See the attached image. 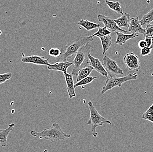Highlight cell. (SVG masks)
<instances>
[{"label": "cell", "instance_id": "1", "mask_svg": "<svg viewBox=\"0 0 153 152\" xmlns=\"http://www.w3.org/2000/svg\"><path fill=\"white\" fill-rule=\"evenodd\" d=\"M93 37L82 35L70 42L61 48V53L58 57L56 58V62L68 61L69 59L76 55L80 48L85 44L93 41Z\"/></svg>", "mask_w": 153, "mask_h": 152}, {"label": "cell", "instance_id": "2", "mask_svg": "<svg viewBox=\"0 0 153 152\" xmlns=\"http://www.w3.org/2000/svg\"><path fill=\"white\" fill-rule=\"evenodd\" d=\"M30 135L35 138L41 139H45L50 141L52 143L60 140H64L71 137V135L66 134L62 129L61 126L59 123L54 122L48 129L45 128L40 132L31 130Z\"/></svg>", "mask_w": 153, "mask_h": 152}, {"label": "cell", "instance_id": "3", "mask_svg": "<svg viewBox=\"0 0 153 152\" xmlns=\"http://www.w3.org/2000/svg\"><path fill=\"white\" fill-rule=\"evenodd\" d=\"M92 45L88 43L82 47L77 52L72 62L71 74L76 76L78 71L83 68L90 65L88 55L90 53Z\"/></svg>", "mask_w": 153, "mask_h": 152}, {"label": "cell", "instance_id": "4", "mask_svg": "<svg viewBox=\"0 0 153 152\" xmlns=\"http://www.w3.org/2000/svg\"><path fill=\"white\" fill-rule=\"evenodd\" d=\"M88 105L90 111V117L87 122V125L92 126L91 133L94 138H97L98 136L97 128L98 127L102 126L106 124L111 125L112 123L100 114L91 101H89L88 102Z\"/></svg>", "mask_w": 153, "mask_h": 152}, {"label": "cell", "instance_id": "5", "mask_svg": "<svg viewBox=\"0 0 153 152\" xmlns=\"http://www.w3.org/2000/svg\"><path fill=\"white\" fill-rule=\"evenodd\" d=\"M137 78L138 75L136 73L133 74L129 73L128 75L123 77L107 78L104 86L102 87V90L101 91V94L103 95L107 91L116 87H121L124 83L131 80H137Z\"/></svg>", "mask_w": 153, "mask_h": 152}, {"label": "cell", "instance_id": "6", "mask_svg": "<svg viewBox=\"0 0 153 152\" xmlns=\"http://www.w3.org/2000/svg\"><path fill=\"white\" fill-rule=\"evenodd\" d=\"M102 64L110 77H116L117 75H124L123 70L118 66L116 62L107 55L103 57Z\"/></svg>", "mask_w": 153, "mask_h": 152}, {"label": "cell", "instance_id": "7", "mask_svg": "<svg viewBox=\"0 0 153 152\" xmlns=\"http://www.w3.org/2000/svg\"><path fill=\"white\" fill-rule=\"evenodd\" d=\"M123 62L129 70L138 71L140 69V62L139 57L133 53L126 54L123 58Z\"/></svg>", "mask_w": 153, "mask_h": 152}, {"label": "cell", "instance_id": "8", "mask_svg": "<svg viewBox=\"0 0 153 152\" xmlns=\"http://www.w3.org/2000/svg\"><path fill=\"white\" fill-rule=\"evenodd\" d=\"M97 19L99 21L103 23L105 27L110 30L114 31L115 32L119 31L125 33H127V31L119 27L114 22V19H112L109 17L102 14H98L97 15Z\"/></svg>", "mask_w": 153, "mask_h": 152}, {"label": "cell", "instance_id": "9", "mask_svg": "<svg viewBox=\"0 0 153 152\" xmlns=\"http://www.w3.org/2000/svg\"><path fill=\"white\" fill-rule=\"evenodd\" d=\"M49 59L44 56H40L37 55H32L28 56H23L21 59V61L24 63H31L42 66H49L50 65L48 62Z\"/></svg>", "mask_w": 153, "mask_h": 152}, {"label": "cell", "instance_id": "10", "mask_svg": "<svg viewBox=\"0 0 153 152\" xmlns=\"http://www.w3.org/2000/svg\"><path fill=\"white\" fill-rule=\"evenodd\" d=\"M88 58L90 61V65L93 67V69L101 74L102 76L107 78L108 73L106 71L103 64L100 61L99 59L92 56L90 53L88 55Z\"/></svg>", "mask_w": 153, "mask_h": 152}, {"label": "cell", "instance_id": "11", "mask_svg": "<svg viewBox=\"0 0 153 152\" xmlns=\"http://www.w3.org/2000/svg\"><path fill=\"white\" fill-rule=\"evenodd\" d=\"M66 85L67 90L70 99L73 98L76 96L75 92V87H74V81L73 80V75L71 73L67 72L63 73Z\"/></svg>", "mask_w": 153, "mask_h": 152}, {"label": "cell", "instance_id": "12", "mask_svg": "<svg viewBox=\"0 0 153 152\" xmlns=\"http://www.w3.org/2000/svg\"><path fill=\"white\" fill-rule=\"evenodd\" d=\"M128 30L131 33L143 34L145 33V29L143 28L139 20V17H137L130 19Z\"/></svg>", "mask_w": 153, "mask_h": 152}, {"label": "cell", "instance_id": "13", "mask_svg": "<svg viewBox=\"0 0 153 152\" xmlns=\"http://www.w3.org/2000/svg\"><path fill=\"white\" fill-rule=\"evenodd\" d=\"M72 66V62H69L68 61L56 62L53 64H50L47 67V68L49 70L61 71L63 73L67 72V70L69 67Z\"/></svg>", "mask_w": 153, "mask_h": 152}, {"label": "cell", "instance_id": "14", "mask_svg": "<svg viewBox=\"0 0 153 152\" xmlns=\"http://www.w3.org/2000/svg\"><path fill=\"white\" fill-rule=\"evenodd\" d=\"M15 126V123H12L8 125L6 129H0V146L3 147L8 146L7 139L10 132L13 130Z\"/></svg>", "mask_w": 153, "mask_h": 152}, {"label": "cell", "instance_id": "15", "mask_svg": "<svg viewBox=\"0 0 153 152\" xmlns=\"http://www.w3.org/2000/svg\"><path fill=\"white\" fill-rule=\"evenodd\" d=\"M117 35V39L115 42V44L122 46L126 43L128 41L137 38L139 36L138 33H131L130 34H125L121 32H115Z\"/></svg>", "mask_w": 153, "mask_h": 152}, {"label": "cell", "instance_id": "16", "mask_svg": "<svg viewBox=\"0 0 153 152\" xmlns=\"http://www.w3.org/2000/svg\"><path fill=\"white\" fill-rule=\"evenodd\" d=\"M130 15L127 13H125L122 16L117 19H114V22L120 28L126 27L128 28L130 22Z\"/></svg>", "mask_w": 153, "mask_h": 152}, {"label": "cell", "instance_id": "17", "mask_svg": "<svg viewBox=\"0 0 153 152\" xmlns=\"http://www.w3.org/2000/svg\"><path fill=\"white\" fill-rule=\"evenodd\" d=\"M77 23L88 31L99 28L101 26L100 24L93 23L84 19H80Z\"/></svg>", "mask_w": 153, "mask_h": 152}, {"label": "cell", "instance_id": "18", "mask_svg": "<svg viewBox=\"0 0 153 152\" xmlns=\"http://www.w3.org/2000/svg\"><path fill=\"white\" fill-rule=\"evenodd\" d=\"M100 40L102 47V55H104L111 47L112 44V37L111 35L98 37Z\"/></svg>", "mask_w": 153, "mask_h": 152}, {"label": "cell", "instance_id": "19", "mask_svg": "<svg viewBox=\"0 0 153 152\" xmlns=\"http://www.w3.org/2000/svg\"><path fill=\"white\" fill-rule=\"evenodd\" d=\"M93 70L94 69L91 65L81 69L78 71V73L76 76V82H79L82 79L88 76Z\"/></svg>", "mask_w": 153, "mask_h": 152}, {"label": "cell", "instance_id": "20", "mask_svg": "<svg viewBox=\"0 0 153 152\" xmlns=\"http://www.w3.org/2000/svg\"><path fill=\"white\" fill-rule=\"evenodd\" d=\"M105 2L111 10L122 15L124 14L123 8L121 7V3L119 1L114 2L106 0Z\"/></svg>", "mask_w": 153, "mask_h": 152}, {"label": "cell", "instance_id": "21", "mask_svg": "<svg viewBox=\"0 0 153 152\" xmlns=\"http://www.w3.org/2000/svg\"><path fill=\"white\" fill-rule=\"evenodd\" d=\"M153 21V8L148 13L142 17L140 20V23L142 26H146L150 24Z\"/></svg>", "mask_w": 153, "mask_h": 152}, {"label": "cell", "instance_id": "22", "mask_svg": "<svg viewBox=\"0 0 153 152\" xmlns=\"http://www.w3.org/2000/svg\"><path fill=\"white\" fill-rule=\"evenodd\" d=\"M97 79L96 76H88L86 78L82 79L79 82H77L76 84H74V87L75 88L77 87L81 86H84L85 85H88L92 83L93 81Z\"/></svg>", "mask_w": 153, "mask_h": 152}, {"label": "cell", "instance_id": "23", "mask_svg": "<svg viewBox=\"0 0 153 152\" xmlns=\"http://www.w3.org/2000/svg\"><path fill=\"white\" fill-rule=\"evenodd\" d=\"M111 32L106 27H100L99 28L98 30L92 36L93 37L94 36H97V37H103V36L111 35Z\"/></svg>", "mask_w": 153, "mask_h": 152}, {"label": "cell", "instance_id": "24", "mask_svg": "<svg viewBox=\"0 0 153 152\" xmlns=\"http://www.w3.org/2000/svg\"><path fill=\"white\" fill-rule=\"evenodd\" d=\"M142 118L153 123V107L151 106L142 115Z\"/></svg>", "mask_w": 153, "mask_h": 152}, {"label": "cell", "instance_id": "25", "mask_svg": "<svg viewBox=\"0 0 153 152\" xmlns=\"http://www.w3.org/2000/svg\"><path fill=\"white\" fill-rule=\"evenodd\" d=\"M143 34L145 38L152 37L153 36V24H150L146 26L145 33Z\"/></svg>", "mask_w": 153, "mask_h": 152}, {"label": "cell", "instance_id": "26", "mask_svg": "<svg viewBox=\"0 0 153 152\" xmlns=\"http://www.w3.org/2000/svg\"><path fill=\"white\" fill-rule=\"evenodd\" d=\"M13 74L11 73L0 74V84L4 83V82L10 80L12 78Z\"/></svg>", "mask_w": 153, "mask_h": 152}, {"label": "cell", "instance_id": "27", "mask_svg": "<svg viewBox=\"0 0 153 152\" xmlns=\"http://www.w3.org/2000/svg\"><path fill=\"white\" fill-rule=\"evenodd\" d=\"M61 50L56 48H52L49 49L48 51V54L51 56L57 58L61 54Z\"/></svg>", "mask_w": 153, "mask_h": 152}, {"label": "cell", "instance_id": "28", "mask_svg": "<svg viewBox=\"0 0 153 152\" xmlns=\"http://www.w3.org/2000/svg\"><path fill=\"white\" fill-rule=\"evenodd\" d=\"M152 49L151 47H146L144 48L141 49L140 55L141 56H145L149 55L152 53Z\"/></svg>", "mask_w": 153, "mask_h": 152}, {"label": "cell", "instance_id": "29", "mask_svg": "<svg viewBox=\"0 0 153 152\" xmlns=\"http://www.w3.org/2000/svg\"><path fill=\"white\" fill-rule=\"evenodd\" d=\"M145 41L146 43V47H151V46L152 43V37H146L145 38Z\"/></svg>", "mask_w": 153, "mask_h": 152}, {"label": "cell", "instance_id": "30", "mask_svg": "<svg viewBox=\"0 0 153 152\" xmlns=\"http://www.w3.org/2000/svg\"><path fill=\"white\" fill-rule=\"evenodd\" d=\"M138 45L139 48H140V49L144 48V47H146V43L145 40H141L139 41V42H138Z\"/></svg>", "mask_w": 153, "mask_h": 152}, {"label": "cell", "instance_id": "31", "mask_svg": "<svg viewBox=\"0 0 153 152\" xmlns=\"http://www.w3.org/2000/svg\"><path fill=\"white\" fill-rule=\"evenodd\" d=\"M152 45L151 46V49H152L153 48V36L152 37Z\"/></svg>", "mask_w": 153, "mask_h": 152}, {"label": "cell", "instance_id": "32", "mask_svg": "<svg viewBox=\"0 0 153 152\" xmlns=\"http://www.w3.org/2000/svg\"><path fill=\"white\" fill-rule=\"evenodd\" d=\"M43 152H49L47 150H45Z\"/></svg>", "mask_w": 153, "mask_h": 152}, {"label": "cell", "instance_id": "33", "mask_svg": "<svg viewBox=\"0 0 153 152\" xmlns=\"http://www.w3.org/2000/svg\"><path fill=\"white\" fill-rule=\"evenodd\" d=\"M152 107H153V103L152 105Z\"/></svg>", "mask_w": 153, "mask_h": 152}]
</instances>
